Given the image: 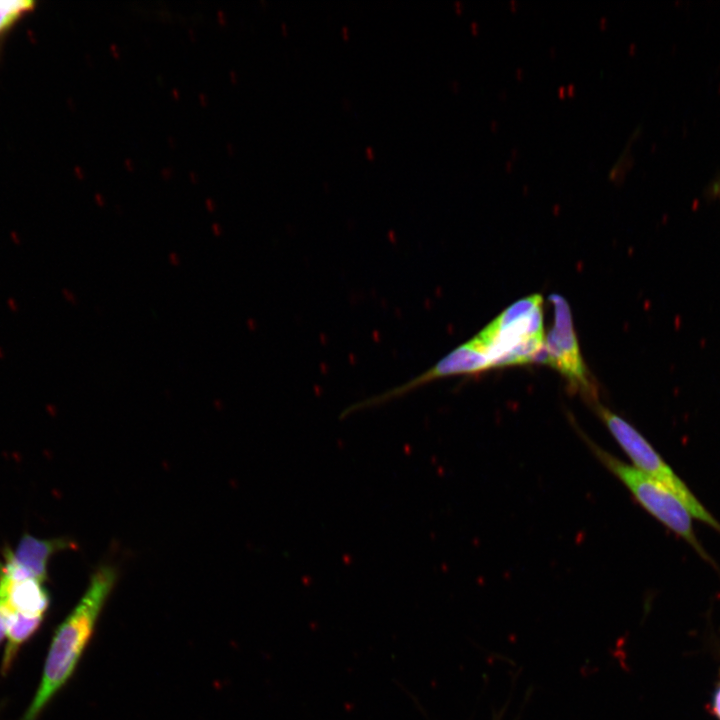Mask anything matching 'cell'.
Here are the masks:
<instances>
[{
	"label": "cell",
	"mask_w": 720,
	"mask_h": 720,
	"mask_svg": "<svg viewBox=\"0 0 720 720\" xmlns=\"http://www.w3.org/2000/svg\"><path fill=\"white\" fill-rule=\"evenodd\" d=\"M116 572L100 567L72 612L57 628L44 663L40 685L22 720H37L45 706L74 672L116 581Z\"/></svg>",
	"instance_id": "cell-1"
},
{
	"label": "cell",
	"mask_w": 720,
	"mask_h": 720,
	"mask_svg": "<svg viewBox=\"0 0 720 720\" xmlns=\"http://www.w3.org/2000/svg\"><path fill=\"white\" fill-rule=\"evenodd\" d=\"M492 368L537 362L543 349V298L526 296L507 307L473 337Z\"/></svg>",
	"instance_id": "cell-2"
},
{
	"label": "cell",
	"mask_w": 720,
	"mask_h": 720,
	"mask_svg": "<svg viewBox=\"0 0 720 720\" xmlns=\"http://www.w3.org/2000/svg\"><path fill=\"white\" fill-rule=\"evenodd\" d=\"M591 446L645 510L685 540L702 559L717 567L694 532L692 514L674 492L634 466L623 463L594 444Z\"/></svg>",
	"instance_id": "cell-3"
},
{
	"label": "cell",
	"mask_w": 720,
	"mask_h": 720,
	"mask_svg": "<svg viewBox=\"0 0 720 720\" xmlns=\"http://www.w3.org/2000/svg\"><path fill=\"white\" fill-rule=\"evenodd\" d=\"M596 410L620 447L641 472L658 480L686 505L692 516L720 533V522L705 508L684 481L630 423L601 404Z\"/></svg>",
	"instance_id": "cell-4"
},
{
	"label": "cell",
	"mask_w": 720,
	"mask_h": 720,
	"mask_svg": "<svg viewBox=\"0 0 720 720\" xmlns=\"http://www.w3.org/2000/svg\"><path fill=\"white\" fill-rule=\"evenodd\" d=\"M549 300L554 307V323L545 336L537 362L558 370L571 387L596 400V393L580 352L570 307L561 295H550Z\"/></svg>",
	"instance_id": "cell-5"
},
{
	"label": "cell",
	"mask_w": 720,
	"mask_h": 720,
	"mask_svg": "<svg viewBox=\"0 0 720 720\" xmlns=\"http://www.w3.org/2000/svg\"><path fill=\"white\" fill-rule=\"evenodd\" d=\"M43 583L35 578H13L0 571V603L10 612L44 618L50 598Z\"/></svg>",
	"instance_id": "cell-6"
},
{
	"label": "cell",
	"mask_w": 720,
	"mask_h": 720,
	"mask_svg": "<svg viewBox=\"0 0 720 720\" xmlns=\"http://www.w3.org/2000/svg\"><path fill=\"white\" fill-rule=\"evenodd\" d=\"M72 542L65 538L40 539L24 534L14 551L9 550L12 560L32 577L42 582L47 580L50 558L58 551L70 548Z\"/></svg>",
	"instance_id": "cell-7"
},
{
	"label": "cell",
	"mask_w": 720,
	"mask_h": 720,
	"mask_svg": "<svg viewBox=\"0 0 720 720\" xmlns=\"http://www.w3.org/2000/svg\"><path fill=\"white\" fill-rule=\"evenodd\" d=\"M43 618L9 612L7 618V644L4 650L1 673L6 674L14 663L20 647L39 629Z\"/></svg>",
	"instance_id": "cell-8"
},
{
	"label": "cell",
	"mask_w": 720,
	"mask_h": 720,
	"mask_svg": "<svg viewBox=\"0 0 720 720\" xmlns=\"http://www.w3.org/2000/svg\"><path fill=\"white\" fill-rule=\"evenodd\" d=\"M32 1H0V33L8 29L22 14L33 8Z\"/></svg>",
	"instance_id": "cell-9"
},
{
	"label": "cell",
	"mask_w": 720,
	"mask_h": 720,
	"mask_svg": "<svg viewBox=\"0 0 720 720\" xmlns=\"http://www.w3.org/2000/svg\"><path fill=\"white\" fill-rule=\"evenodd\" d=\"M8 614L9 610L2 603H0V642L6 635Z\"/></svg>",
	"instance_id": "cell-10"
},
{
	"label": "cell",
	"mask_w": 720,
	"mask_h": 720,
	"mask_svg": "<svg viewBox=\"0 0 720 720\" xmlns=\"http://www.w3.org/2000/svg\"><path fill=\"white\" fill-rule=\"evenodd\" d=\"M713 712L720 719V687L718 688V690L715 694V698H714V702H713Z\"/></svg>",
	"instance_id": "cell-11"
},
{
	"label": "cell",
	"mask_w": 720,
	"mask_h": 720,
	"mask_svg": "<svg viewBox=\"0 0 720 720\" xmlns=\"http://www.w3.org/2000/svg\"><path fill=\"white\" fill-rule=\"evenodd\" d=\"M62 292H63V295H64V297L66 298V300H68V301H70L71 303L75 304V297H74V295H73L71 292H69V291L66 290V289H63Z\"/></svg>",
	"instance_id": "cell-12"
},
{
	"label": "cell",
	"mask_w": 720,
	"mask_h": 720,
	"mask_svg": "<svg viewBox=\"0 0 720 720\" xmlns=\"http://www.w3.org/2000/svg\"><path fill=\"white\" fill-rule=\"evenodd\" d=\"M7 303H8V307L10 308L11 311L17 312L18 307H17L16 301L13 298H9L7 300Z\"/></svg>",
	"instance_id": "cell-13"
},
{
	"label": "cell",
	"mask_w": 720,
	"mask_h": 720,
	"mask_svg": "<svg viewBox=\"0 0 720 720\" xmlns=\"http://www.w3.org/2000/svg\"><path fill=\"white\" fill-rule=\"evenodd\" d=\"M3 358H4V353H3L2 348L0 347V359H3Z\"/></svg>",
	"instance_id": "cell-14"
},
{
	"label": "cell",
	"mask_w": 720,
	"mask_h": 720,
	"mask_svg": "<svg viewBox=\"0 0 720 720\" xmlns=\"http://www.w3.org/2000/svg\"><path fill=\"white\" fill-rule=\"evenodd\" d=\"M719 193H720V186H719Z\"/></svg>",
	"instance_id": "cell-15"
}]
</instances>
